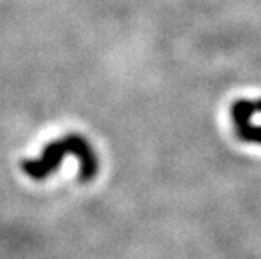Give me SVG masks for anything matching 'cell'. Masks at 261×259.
<instances>
[{
	"mask_svg": "<svg viewBox=\"0 0 261 259\" xmlns=\"http://www.w3.org/2000/svg\"><path fill=\"white\" fill-rule=\"evenodd\" d=\"M66 155H74L80 162L77 180L81 184H90L98 175L99 162L98 155L85 136L80 133H69L59 140H54L44 147L39 158L22 160L20 168L32 180H46L61 167Z\"/></svg>",
	"mask_w": 261,
	"mask_h": 259,
	"instance_id": "cell-1",
	"label": "cell"
}]
</instances>
